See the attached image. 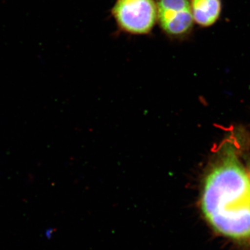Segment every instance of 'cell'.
Segmentation results:
<instances>
[{
	"instance_id": "obj_1",
	"label": "cell",
	"mask_w": 250,
	"mask_h": 250,
	"mask_svg": "<svg viewBox=\"0 0 250 250\" xmlns=\"http://www.w3.org/2000/svg\"><path fill=\"white\" fill-rule=\"evenodd\" d=\"M200 204L216 232L238 241L250 239V179L234 153H227L207 174Z\"/></svg>"
},
{
	"instance_id": "obj_2",
	"label": "cell",
	"mask_w": 250,
	"mask_h": 250,
	"mask_svg": "<svg viewBox=\"0 0 250 250\" xmlns=\"http://www.w3.org/2000/svg\"><path fill=\"white\" fill-rule=\"evenodd\" d=\"M111 16L118 30L132 36L149 35L157 24L155 0H116Z\"/></svg>"
},
{
	"instance_id": "obj_3",
	"label": "cell",
	"mask_w": 250,
	"mask_h": 250,
	"mask_svg": "<svg viewBox=\"0 0 250 250\" xmlns=\"http://www.w3.org/2000/svg\"><path fill=\"white\" fill-rule=\"evenodd\" d=\"M157 24L171 41L188 40L194 30L190 0H155Z\"/></svg>"
},
{
	"instance_id": "obj_4",
	"label": "cell",
	"mask_w": 250,
	"mask_h": 250,
	"mask_svg": "<svg viewBox=\"0 0 250 250\" xmlns=\"http://www.w3.org/2000/svg\"><path fill=\"white\" fill-rule=\"evenodd\" d=\"M194 23L208 28L218 22L223 11L222 0H190Z\"/></svg>"
}]
</instances>
